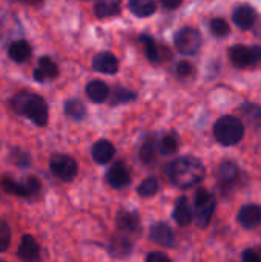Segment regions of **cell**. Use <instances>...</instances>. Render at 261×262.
<instances>
[{
	"label": "cell",
	"instance_id": "1",
	"mask_svg": "<svg viewBox=\"0 0 261 262\" xmlns=\"http://www.w3.org/2000/svg\"><path fill=\"white\" fill-rule=\"evenodd\" d=\"M206 175L205 166L200 160L194 157H182L174 160L168 166V177L169 180L178 187H192L203 181Z\"/></svg>",
	"mask_w": 261,
	"mask_h": 262
},
{
	"label": "cell",
	"instance_id": "2",
	"mask_svg": "<svg viewBox=\"0 0 261 262\" xmlns=\"http://www.w3.org/2000/svg\"><path fill=\"white\" fill-rule=\"evenodd\" d=\"M12 107L17 114L28 117L37 126H45L48 121V106L40 95L28 91L18 92L12 98Z\"/></svg>",
	"mask_w": 261,
	"mask_h": 262
},
{
	"label": "cell",
	"instance_id": "3",
	"mask_svg": "<svg viewBox=\"0 0 261 262\" xmlns=\"http://www.w3.org/2000/svg\"><path fill=\"white\" fill-rule=\"evenodd\" d=\"M214 137L223 146H234L245 137L243 123L232 115H225L214 124Z\"/></svg>",
	"mask_w": 261,
	"mask_h": 262
},
{
	"label": "cell",
	"instance_id": "4",
	"mask_svg": "<svg viewBox=\"0 0 261 262\" xmlns=\"http://www.w3.org/2000/svg\"><path fill=\"white\" fill-rule=\"evenodd\" d=\"M215 212V200L214 196L205 190V189H198L195 192V198H194V210H192V220L195 223L197 227L205 229L209 226L212 215Z\"/></svg>",
	"mask_w": 261,
	"mask_h": 262
},
{
	"label": "cell",
	"instance_id": "5",
	"mask_svg": "<svg viewBox=\"0 0 261 262\" xmlns=\"http://www.w3.org/2000/svg\"><path fill=\"white\" fill-rule=\"evenodd\" d=\"M175 48L185 55H194L202 48V34L195 28H182L174 37Z\"/></svg>",
	"mask_w": 261,
	"mask_h": 262
},
{
	"label": "cell",
	"instance_id": "6",
	"mask_svg": "<svg viewBox=\"0 0 261 262\" xmlns=\"http://www.w3.org/2000/svg\"><path fill=\"white\" fill-rule=\"evenodd\" d=\"M49 167L52 170V173H55L60 180L63 181H71L74 180V177L77 175V163L68 157V155H60V154H55L51 157L49 160Z\"/></svg>",
	"mask_w": 261,
	"mask_h": 262
},
{
	"label": "cell",
	"instance_id": "7",
	"mask_svg": "<svg viewBox=\"0 0 261 262\" xmlns=\"http://www.w3.org/2000/svg\"><path fill=\"white\" fill-rule=\"evenodd\" d=\"M151 239L162 247L171 249L175 246V235H174L172 229L163 223H157L151 227Z\"/></svg>",
	"mask_w": 261,
	"mask_h": 262
},
{
	"label": "cell",
	"instance_id": "8",
	"mask_svg": "<svg viewBox=\"0 0 261 262\" xmlns=\"http://www.w3.org/2000/svg\"><path fill=\"white\" fill-rule=\"evenodd\" d=\"M92 68L97 72L112 75L118 71V60L111 52H98L92 60Z\"/></svg>",
	"mask_w": 261,
	"mask_h": 262
},
{
	"label": "cell",
	"instance_id": "9",
	"mask_svg": "<svg viewBox=\"0 0 261 262\" xmlns=\"http://www.w3.org/2000/svg\"><path fill=\"white\" fill-rule=\"evenodd\" d=\"M232 20L240 29H251L257 21V11L249 5L237 6L232 14Z\"/></svg>",
	"mask_w": 261,
	"mask_h": 262
},
{
	"label": "cell",
	"instance_id": "10",
	"mask_svg": "<svg viewBox=\"0 0 261 262\" xmlns=\"http://www.w3.org/2000/svg\"><path fill=\"white\" fill-rule=\"evenodd\" d=\"M229 58L234 66L237 68H248L255 64L254 61V52L252 48H248L245 45H235L229 49Z\"/></svg>",
	"mask_w": 261,
	"mask_h": 262
},
{
	"label": "cell",
	"instance_id": "11",
	"mask_svg": "<svg viewBox=\"0 0 261 262\" xmlns=\"http://www.w3.org/2000/svg\"><path fill=\"white\" fill-rule=\"evenodd\" d=\"M237 221L245 227V229H254L261 224V207L255 204H248L243 206L237 215Z\"/></svg>",
	"mask_w": 261,
	"mask_h": 262
},
{
	"label": "cell",
	"instance_id": "12",
	"mask_svg": "<svg viewBox=\"0 0 261 262\" xmlns=\"http://www.w3.org/2000/svg\"><path fill=\"white\" fill-rule=\"evenodd\" d=\"M17 255L23 262H35L40 256V247L31 235H25L18 246Z\"/></svg>",
	"mask_w": 261,
	"mask_h": 262
},
{
	"label": "cell",
	"instance_id": "13",
	"mask_svg": "<svg viewBox=\"0 0 261 262\" xmlns=\"http://www.w3.org/2000/svg\"><path fill=\"white\" fill-rule=\"evenodd\" d=\"M106 180H108L109 186H112L114 189H123L125 186L129 184L131 177H129V172L125 167V164L123 163H117V164H114L108 170Z\"/></svg>",
	"mask_w": 261,
	"mask_h": 262
},
{
	"label": "cell",
	"instance_id": "14",
	"mask_svg": "<svg viewBox=\"0 0 261 262\" xmlns=\"http://www.w3.org/2000/svg\"><path fill=\"white\" fill-rule=\"evenodd\" d=\"M58 75V68L57 64L49 58V57H42L38 60V66L34 71V78L40 83L54 80Z\"/></svg>",
	"mask_w": 261,
	"mask_h": 262
},
{
	"label": "cell",
	"instance_id": "15",
	"mask_svg": "<svg viewBox=\"0 0 261 262\" xmlns=\"http://www.w3.org/2000/svg\"><path fill=\"white\" fill-rule=\"evenodd\" d=\"M115 154V147L108 140H98L92 146V158L98 164H108Z\"/></svg>",
	"mask_w": 261,
	"mask_h": 262
},
{
	"label": "cell",
	"instance_id": "16",
	"mask_svg": "<svg viewBox=\"0 0 261 262\" xmlns=\"http://www.w3.org/2000/svg\"><path fill=\"white\" fill-rule=\"evenodd\" d=\"M31 45L26 40H17L14 43L9 45L8 48V55L11 60H14L15 63H23L31 57Z\"/></svg>",
	"mask_w": 261,
	"mask_h": 262
},
{
	"label": "cell",
	"instance_id": "17",
	"mask_svg": "<svg viewBox=\"0 0 261 262\" xmlns=\"http://www.w3.org/2000/svg\"><path fill=\"white\" fill-rule=\"evenodd\" d=\"M86 95L94 103H103L109 97V88L100 80H92L86 84Z\"/></svg>",
	"mask_w": 261,
	"mask_h": 262
},
{
	"label": "cell",
	"instance_id": "18",
	"mask_svg": "<svg viewBox=\"0 0 261 262\" xmlns=\"http://www.w3.org/2000/svg\"><path fill=\"white\" fill-rule=\"evenodd\" d=\"M174 220L178 226H189L192 221V209L189 206V201L186 196H182L177 201V206L174 209Z\"/></svg>",
	"mask_w": 261,
	"mask_h": 262
},
{
	"label": "cell",
	"instance_id": "19",
	"mask_svg": "<svg viewBox=\"0 0 261 262\" xmlns=\"http://www.w3.org/2000/svg\"><path fill=\"white\" fill-rule=\"evenodd\" d=\"M117 226L125 233H134L140 229V218L135 212H120L117 216Z\"/></svg>",
	"mask_w": 261,
	"mask_h": 262
},
{
	"label": "cell",
	"instance_id": "20",
	"mask_svg": "<svg viewBox=\"0 0 261 262\" xmlns=\"http://www.w3.org/2000/svg\"><path fill=\"white\" fill-rule=\"evenodd\" d=\"M128 6L131 12L137 17H149L157 9V5L154 0H129Z\"/></svg>",
	"mask_w": 261,
	"mask_h": 262
},
{
	"label": "cell",
	"instance_id": "21",
	"mask_svg": "<svg viewBox=\"0 0 261 262\" xmlns=\"http://www.w3.org/2000/svg\"><path fill=\"white\" fill-rule=\"evenodd\" d=\"M131 250H132V243L126 236H115L111 241L109 253L115 258H125L131 253Z\"/></svg>",
	"mask_w": 261,
	"mask_h": 262
},
{
	"label": "cell",
	"instance_id": "22",
	"mask_svg": "<svg viewBox=\"0 0 261 262\" xmlns=\"http://www.w3.org/2000/svg\"><path fill=\"white\" fill-rule=\"evenodd\" d=\"M140 43L145 46V54H146L149 61H154V63L163 61V55H162L163 46H162V51H160V46L154 41V38H151L149 35H142Z\"/></svg>",
	"mask_w": 261,
	"mask_h": 262
},
{
	"label": "cell",
	"instance_id": "23",
	"mask_svg": "<svg viewBox=\"0 0 261 262\" xmlns=\"http://www.w3.org/2000/svg\"><path fill=\"white\" fill-rule=\"evenodd\" d=\"M122 0H97L95 3V14L100 18L111 17L118 12Z\"/></svg>",
	"mask_w": 261,
	"mask_h": 262
},
{
	"label": "cell",
	"instance_id": "24",
	"mask_svg": "<svg viewBox=\"0 0 261 262\" xmlns=\"http://www.w3.org/2000/svg\"><path fill=\"white\" fill-rule=\"evenodd\" d=\"M65 114L71 118V120H75V121H80L85 118L86 115V107L85 104L80 101V100H68L65 103Z\"/></svg>",
	"mask_w": 261,
	"mask_h": 262
},
{
	"label": "cell",
	"instance_id": "25",
	"mask_svg": "<svg viewBox=\"0 0 261 262\" xmlns=\"http://www.w3.org/2000/svg\"><path fill=\"white\" fill-rule=\"evenodd\" d=\"M218 180L225 184H229L232 181H235L237 175H238V169L235 166V163L232 161H223L220 166H218Z\"/></svg>",
	"mask_w": 261,
	"mask_h": 262
},
{
	"label": "cell",
	"instance_id": "26",
	"mask_svg": "<svg viewBox=\"0 0 261 262\" xmlns=\"http://www.w3.org/2000/svg\"><path fill=\"white\" fill-rule=\"evenodd\" d=\"M140 158L145 164H152L157 158V144H155V140L151 137V138H146V141L143 143L142 149H140Z\"/></svg>",
	"mask_w": 261,
	"mask_h": 262
},
{
	"label": "cell",
	"instance_id": "27",
	"mask_svg": "<svg viewBox=\"0 0 261 262\" xmlns=\"http://www.w3.org/2000/svg\"><path fill=\"white\" fill-rule=\"evenodd\" d=\"M158 149H160V152L163 155H171V154L177 152V149H178V138H177V135L175 134L165 135L162 138V141H160Z\"/></svg>",
	"mask_w": 261,
	"mask_h": 262
},
{
	"label": "cell",
	"instance_id": "28",
	"mask_svg": "<svg viewBox=\"0 0 261 262\" xmlns=\"http://www.w3.org/2000/svg\"><path fill=\"white\" fill-rule=\"evenodd\" d=\"M2 187L5 192L11 193V195H15V196H26L28 198V192L26 189L23 187L22 183H15L9 178H3L2 180Z\"/></svg>",
	"mask_w": 261,
	"mask_h": 262
},
{
	"label": "cell",
	"instance_id": "29",
	"mask_svg": "<svg viewBox=\"0 0 261 262\" xmlns=\"http://www.w3.org/2000/svg\"><path fill=\"white\" fill-rule=\"evenodd\" d=\"M137 98V94L132 91H128L125 88H117L112 94V104H122V103H129Z\"/></svg>",
	"mask_w": 261,
	"mask_h": 262
},
{
	"label": "cell",
	"instance_id": "30",
	"mask_svg": "<svg viewBox=\"0 0 261 262\" xmlns=\"http://www.w3.org/2000/svg\"><path fill=\"white\" fill-rule=\"evenodd\" d=\"M209 28H211V32L215 37H226L229 34V31H231L229 23L225 18H212Z\"/></svg>",
	"mask_w": 261,
	"mask_h": 262
},
{
	"label": "cell",
	"instance_id": "31",
	"mask_svg": "<svg viewBox=\"0 0 261 262\" xmlns=\"http://www.w3.org/2000/svg\"><path fill=\"white\" fill-rule=\"evenodd\" d=\"M138 195L142 196H152L158 192V181L152 177L146 178L140 186H138Z\"/></svg>",
	"mask_w": 261,
	"mask_h": 262
},
{
	"label": "cell",
	"instance_id": "32",
	"mask_svg": "<svg viewBox=\"0 0 261 262\" xmlns=\"http://www.w3.org/2000/svg\"><path fill=\"white\" fill-rule=\"evenodd\" d=\"M240 111L243 112V115L251 121H261V106H257V104H243L240 107Z\"/></svg>",
	"mask_w": 261,
	"mask_h": 262
},
{
	"label": "cell",
	"instance_id": "33",
	"mask_svg": "<svg viewBox=\"0 0 261 262\" xmlns=\"http://www.w3.org/2000/svg\"><path fill=\"white\" fill-rule=\"evenodd\" d=\"M11 244V230L9 226L0 220V253L6 252Z\"/></svg>",
	"mask_w": 261,
	"mask_h": 262
},
{
	"label": "cell",
	"instance_id": "34",
	"mask_svg": "<svg viewBox=\"0 0 261 262\" xmlns=\"http://www.w3.org/2000/svg\"><path fill=\"white\" fill-rule=\"evenodd\" d=\"M22 184H23V187H25L26 192H28V198L35 196V195L40 192V181H38L37 178H34V177H28Z\"/></svg>",
	"mask_w": 261,
	"mask_h": 262
},
{
	"label": "cell",
	"instance_id": "35",
	"mask_svg": "<svg viewBox=\"0 0 261 262\" xmlns=\"http://www.w3.org/2000/svg\"><path fill=\"white\" fill-rule=\"evenodd\" d=\"M175 72H177V75H178L180 78H189V77L194 75L195 68H194L191 63H188V61H180V63L177 64V68H175Z\"/></svg>",
	"mask_w": 261,
	"mask_h": 262
},
{
	"label": "cell",
	"instance_id": "36",
	"mask_svg": "<svg viewBox=\"0 0 261 262\" xmlns=\"http://www.w3.org/2000/svg\"><path fill=\"white\" fill-rule=\"evenodd\" d=\"M146 262H172L165 253L162 252H152L146 256Z\"/></svg>",
	"mask_w": 261,
	"mask_h": 262
},
{
	"label": "cell",
	"instance_id": "37",
	"mask_svg": "<svg viewBox=\"0 0 261 262\" xmlns=\"http://www.w3.org/2000/svg\"><path fill=\"white\" fill-rule=\"evenodd\" d=\"M243 262H261V258L254 250H246L243 253Z\"/></svg>",
	"mask_w": 261,
	"mask_h": 262
},
{
	"label": "cell",
	"instance_id": "38",
	"mask_svg": "<svg viewBox=\"0 0 261 262\" xmlns=\"http://www.w3.org/2000/svg\"><path fill=\"white\" fill-rule=\"evenodd\" d=\"M160 2H162V5H163L165 8H168V9H175V8H178V6L182 5L183 0H160Z\"/></svg>",
	"mask_w": 261,
	"mask_h": 262
},
{
	"label": "cell",
	"instance_id": "39",
	"mask_svg": "<svg viewBox=\"0 0 261 262\" xmlns=\"http://www.w3.org/2000/svg\"><path fill=\"white\" fill-rule=\"evenodd\" d=\"M252 52H254V61H255V64L261 63V46H252Z\"/></svg>",
	"mask_w": 261,
	"mask_h": 262
},
{
	"label": "cell",
	"instance_id": "40",
	"mask_svg": "<svg viewBox=\"0 0 261 262\" xmlns=\"http://www.w3.org/2000/svg\"><path fill=\"white\" fill-rule=\"evenodd\" d=\"M23 3H26V5H38V3H42L43 0H22Z\"/></svg>",
	"mask_w": 261,
	"mask_h": 262
},
{
	"label": "cell",
	"instance_id": "41",
	"mask_svg": "<svg viewBox=\"0 0 261 262\" xmlns=\"http://www.w3.org/2000/svg\"><path fill=\"white\" fill-rule=\"evenodd\" d=\"M257 34H258V37H261V25H260V28L257 29Z\"/></svg>",
	"mask_w": 261,
	"mask_h": 262
},
{
	"label": "cell",
	"instance_id": "42",
	"mask_svg": "<svg viewBox=\"0 0 261 262\" xmlns=\"http://www.w3.org/2000/svg\"><path fill=\"white\" fill-rule=\"evenodd\" d=\"M0 262H5V261H0Z\"/></svg>",
	"mask_w": 261,
	"mask_h": 262
}]
</instances>
